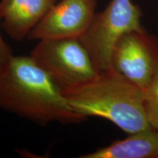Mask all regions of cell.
Returning a JSON list of instances; mask_svg holds the SVG:
<instances>
[{"instance_id": "3", "label": "cell", "mask_w": 158, "mask_h": 158, "mask_svg": "<svg viewBox=\"0 0 158 158\" xmlns=\"http://www.w3.org/2000/svg\"><path fill=\"white\" fill-rule=\"evenodd\" d=\"M141 7L132 0H110L96 13L80 40L89 53L98 73L111 69V56L117 41L126 33L142 30Z\"/></svg>"}, {"instance_id": "9", "label": "cell", "mask_w": 158, "mask_h": 158, "mask_svg": "<svg viewBox=\"0 0 158 158\" xmlns=\"http://www.w3.org/2000/svg\"><path fill=\"white\" fill-rule=\"evenodd\" d=\"M143 94L147 121L154 130L158 131V70Z\"/></svg>"}, {"instance_id": "6", "label": "cell", "mask_w": 158, "mask_h": 158, "mask_svg": "<svg viewBox=\"0 0 158 158\" xmlns=\"http://www.w3.org/2000/svg\"><path fill=\"white\" fill-rule=\"evenodd\" d=\"M98 0H61L51 7L27 39L80 38L96 14Z\"/></svg>"}, {"instance_id": "10", "label": "cell", "mask_w": 158, "mask_h": 158, "mask_svg": "<svg viewBox=\"0 0 158 158\" xmlns=\"http://www.w3.org/2000/svg\"><path fill=\"white\" fill-rule=\"evenodd\" d=\"M2 13L0 9V73L5 68L7 63L13 56L11 47L4 40L1 32Z\"/></svg>"}, {"instance_id": "5", "label": "cell", "mask_w": 158, "mask_h": 158, "mask_svg": "<svg viewBox=\"0 0 158 158\" xmlns=\"http://www.w3.org/2000/svg\"><path fill=\"white\" fill-rule=\"evenodd\" d=\"M111 68L144 92L158 70V39L145 29L124 34L113 49Z\"/></svg>"}, {"instance_id": "2", "label": "cell", "mask_w": 158, "mask_h": 158, "mask_svg": "<svg viewBox=\"0 0 158 158\" xmlns=\"http://www.w3.org/2000/svg\"><path fill=\"white\" fill-rule=\"evenodd\" d=\"M63 92L73 110L85 118H103L127 134L152 128L146 115L143 92L114 69Z\"/></svg>"}, {"instance_id": "4", "label": "cell", "mask_w": 158, "mask_h": 158, "mask_svg": "<svg viewBox=\"0 0 158 158\" xmlns=\"http://www.w3.org/2000/svg\"><path fill=\"white\" fill-rule=\"evenodd\" d=\"M29 56L63 90L86 84L98 74L79 38L40 40Z\"/></svg>"}, {"instance_id": "7", "label": "cell", "mask_w": 158, "mask_h": 158, "mask_svg": "<svg viewBox=\"0 0 158 158\" xmlns=\"http://www.w3.org/2000/svg\"><path fill=\"white\" fill-rule=\"evenodd\" d=\"M57 0H1L2 27L15 41L27 38Z\"/></svg>"}, {"instance_id": "1", "label": "cell", "mask_w": 158, "mask_h": 158, "mask_svg": "<svg viewBox=\"0 0 158 158\" xmlns=\"http://www.w3.org/2000/svg\"><path fill=\"white\" fill-rule=\"evenodd\" d=\"M0 109L40 124H79L63 89L30 56H14L0 73Z\"/></svg>"}, {"instance_id": "11", "label": "cell", "mask_w": 158, "mask_h": 158, "mask_svg": "<svg viewBox=\"0 0 158 158\" xmlns=\"http://www.w3.org/2000/svg\"><path fill=\"white\" fill-rule=\"evenodd\" d=\"M157 135H158V131H157Z\"/></svg>"}, {"instance_id": "8", "label": "cell", "mask_w": 158, "mask_h": 158, "mask_svg": "<svg viewBox=\"0 0 158 158\" xmlns=\"http://www.w3.org/2000/svg\"><path fill=\"white\" fill-rule=\"evenodd\" d=\"M81 158H158V135L153 128L128 134L124 139L116 141Z\"/></svg>"}]
</instances>
